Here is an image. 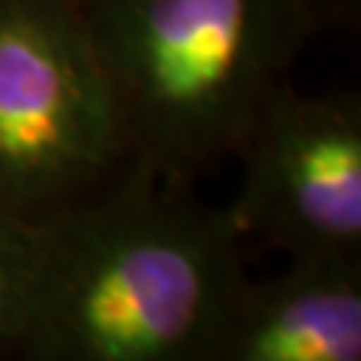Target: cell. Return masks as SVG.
Masks as SVG:
<instances>
[{"label": "cell", "mask_w": 361, "mask_h": 361, "mask_svg": "<svg viewBox=\"0 0 361 361\" xmlns=\"http://www.w3.org/2000/svg\"><path fill=\"white\" fill-rule=\"evenodd\" d=\"M139 163L121 187L30 220L16 353L33 361H211L247 283L241 232Z\"/></svg>", "instance_id": "6da1fadb"}, {"label": "cell", "mask_w": 361, "mask_h": 361, "mask_svg": "<svg viewBox=\"0 0 361 361\" xmlns=\"http://www.w3.org/2000/svg\"><path fill=\"white\" fill-rule=\"evenodd\" d=\"M127 151L163 178L235 157L307 37L304 0H87Z\"/></svg>", "instance_id": "7a4b0ae2"}, {"label": "cell", "mask_w": 361, "mask_h": 361, "mask_svg": "<svg viewBox=\"0 0 361 361\" xmlns=\"http://www.w3.org/2000/svg\"><path fill=\"white\" fill-rule=\"evenodd\" d=\"M127 151L75 0H0V202L25 217L90 193Z\"/></svg>", "instance_id": "3957f363"}, {"label": "cell", "mask_w": 361, "mask_h": 361, "mask_svg": "<svg viewBox=\"0 0 361 361\" xmlns=\"http://www.w3.org/2000/svg\"><path fill=\"white\" fill-rule=\"evenodd\" d=\"M235 157L244 175L229 208L238 232L289 259H358L361 111L349 97H307L280 85Z\"/></svg>", "instance_id": "277c9868"}, {"label": "cell", "mask_w": 361, "mask_h": 361, "mask_svg": "<svg viewBox=\"0 0 361 361\" xmlns=\"http://www.w3.org/2000/svg\"><path fill=\"white\" fill-rule=\"evenodd\" d=\"M358 259H289L265 283L247 280L211 361H358Z\"/></svg>", "instance_id": "5b68a950"}, {"label": "cell", "mask_w": 361, "mask_h": 361, "mask_svg": "<svg viewBox=\"0 0 361 361\" xmlns=\"http://www.w3.org/2000/svg\"><path fill=\"white\" fill-rule=\"evenodd\" d=\"M30 256V217L0 202V355L16 353Z\"/></svg>", "instance_id": "8992f818"}]
</instances>
